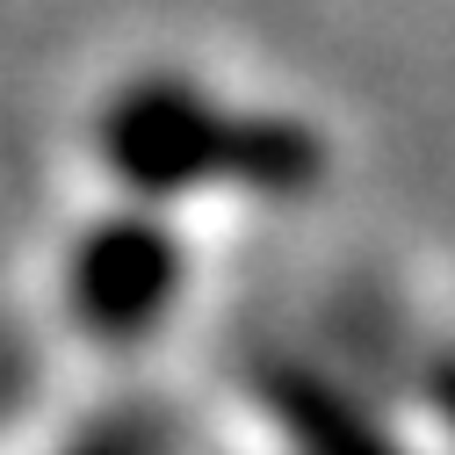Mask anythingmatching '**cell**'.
<instances>
[{"label":"cell","instance_id":"cell-1","mask_svg":"<svg viewBox=\"0 0 455 455\" xmlns=\"http://www.w3.org/2000/svg\"><path fill=\"white\" fill-rule=\"evenodd\" d=\"M108 159L145 196H203L239 188L260 203H304L332 174V145L282 108H239L188 80H145L116 101Z\"/></svg>","mask_w":455,"mask_h":455},{"label":"cell","instance_id":"cell-2","mask_svg":"<svg viewBox=\"0 0 455 455\" xmlns=\"http://www.w3.org/2000/svg\"><path fill=\"white\" fill-rule=\"evenodd\" d=\"M253 405L290 441V455H419L362 383H347L318 355H260Z\"/></svg>","mask_w":455,"mask_h":455},{"label":"cell","instance_id":"cell-3","mask_svg":"<svg viewBox=\"0 0 455 455\" xmlns=\"http://www.w3.org/2000/svg\"><path fill=\"white\" fill-rule=\"evenodd\" d=\"M181 290V246L174 232H152V224H131V232L108 239V253L87 260V318L101 332H152L166 318Z\"/></svg>","mask_w":455,"mask_h":455},{"label":"cell","instance_id":"cell-4","mask_svg":"<svg viewBox=\"0 0 455 455\" xmlns=\"http://www.w3.org/2000/svg\"><path fill=\"white\" fill-rule=\"evenodd\" d=\"M419 405H427V419L441 427V441L455 455V347H441V355L419 362Z\"/></svg>","mask_w":455,"mask_h":455}]
</instances>
